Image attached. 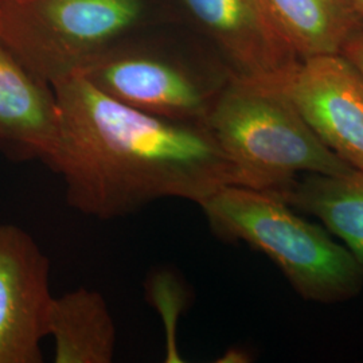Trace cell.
I'll return each mask as SVG.
<instances>
[{"mask_svg": "<svg viewBox=\"0 0 363 363\" xmlns=\"http://www.w3.org/2000/svg\"><path fill=\"white\" fill-rule=\"evenodd\" d=\"M229 52L235 77L283 85L300 58L265 0H183Z\"/></svg>", "mask_w": 363, "mask_h": 363, "instance_id": "cell-7", "label": "cell"}, {"mask_svg": "<svg viewBox=\"0 0 363 363\" xmlns=\"http://www.w3.org/2000/svg\"><path fill=\"white\" fill-rule=\"evenodd\" d=\"M328 150L363 169V74L340 52L300 60L283 84Z\"/></svg>", "mask_w": 363, "mask_h": 363, "instance_id": "cell-5", "label": "cell"}, {"mask_svg": "<svg viewBox=\"0 0 363 363\" xmlns=\"http://www.w3.org/2000/svg\"><path fill=\"white\" fill-rule=\"evenodd\" d=\"M52 298L46 255L23 229L0 225V363L43 362Z\"/></svg>", "mask_w": 363, "mask_h": 363, "instance_id": "cell-4", "label": "cell"}, {"mask_svg": "<svg viewBox=\"0 0 363 363\" xmlns=\"http://www.w3.org/2000/svg\"><path fill=\"white\" fill-rule=\"evenodd\" d=\"M355 3H357V7H358L359 13L363 16V0H355Z\"/></svg>", "mask_w": 363, "mask_h": 363, "instance_id": "cell-13", "label": "cell"}, {"mask_svg": "<svg viewBox=\"0 0 363 363\" xmlns=\"http://www.w3.org/2000/svg\"><path fill=\"white\" fill-rule=\"evenodd\" d=\"M77 73L124 104L155 116L195 123H206L211 105L226 85L208 84L184 66L148 55L94 61Z\"/></svg>", "mask_w": 363, "mask_h": 363, "instance_id": "cell-6", "label": "cell"}, {"mask_svg": "<svg viewBox=\"0 0 363 363\" xmlns=\"http://www.w3.org/2000/svg\"><path fill=\"white\" fill-rule=\"evenodd\" d=\"M300 60L342 52L363 33L355 0H265Z\"/></svg>", "mask_w": 363, "mask_h": 363, "instance_id": "cell-11", "label": "cell"}, {"mask_svg": "<svg viewBox=\"0 0 363 363\" xmlns=\"http://www.w3.org/2000/svg\"><path fill=\"white\" fill-rule=\"evenodd\" d=\"M58 135L45 164L65 182L67 203L100 220L166 198L198 206L237 184L233 164L206 123L155 116L73 73L52 84Z\"/></svg>", "mask_w": 363, "mask_h": 363, "instance_id": "cell-1", "label": "cell"}, {"mask_svg": "<svg viewBox=\"0 0 363 363\" xmlns=\"http://www.w3.org/2000/svg\"><path fill=\"white\" fill-rule=\"evenodd\" d=\"M57 135L55 94L0 40V150L46 163Z\"/></svg>", "mask_w": 363, "mask_h": 363, "instance_id": "cell-8", "label": "cell"}, {"mask_svg": "<svg viewBox=\"0 0 363 363\" xmlns=\"http://www.w3.org/2000/svg\"><path fill=\"white\" fill-rule=\"evenodd\" d=\"M274 194L316 217L339 237L363 272V169L343 174H301Z\"/></svg>", "mask_w": 363, "mask_h": 363, "instance_id": "cell-9", "label": "cell"}, {"mask_svg": "<svg viewBox=\"0 0 363 363\" xmlns=\"http://www.w3.org/2000/svg\"><path fill=\"white\" fill-rule=\"evenodd\" d=\"M49 337L55 363H109L116 351V325L104 296L85 286L52 298Z\"/></svg>", "mask_w": 363, "mask_h": 363, "instance_id": "cell-10", "label": "cell"}, {"mask_svg": "<svg viewBox=\"0 0 363 363\" xmlns=\"http://www.w3.org/2000/svg\"><path fill=\"white\" fill-rule=\"evenodd\" d=\"M199 208L213 233L268 256L304 300L337 304L361 294L362 269L349 249L298 217L279 195L232 184Z\"/></svg>", "mask_w": 363, "mask_h": 363, "instance_id": "cell-3", "label": "cell"}, {"mask_svg": "<svg viewBox=\"0 0 363 363\" xmlns=\"http://www.w3.org/2000/svg\"><path fill=\"white\" fill-rule=\"evenodd\" d=\"M206 125L233 164L237 186L277 193L301 174L352 169L322 143L274 82L232 76Z\"/></svg>", "mask_w": 363, "mask_h": 363, "instance_id": "cell-2", "label": "cell"}, {"mask_svg": "<svg viewBox=\"0 0 363 363\" xmlns=\"http://www.w3.org/2000/svg\"><path fill=\"white\" fill-rule=\"evenodd\" d=\"M340 54H343L363 74V33L351 39Z\"/></svg>", "mask_w": 363, "mask_h": 363, "instance_id": "cell-12", "label": "cell"}]
</instances>
